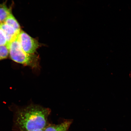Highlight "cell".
<instances>
[{"mask_svg":"<svg viewBox=\"0 0 131 131\" xmlns=\"http://www.w3.org/2000/svg\"><path fill=\"white\" fill-rule=\"evenodd\" d=\"M50 110L37 105H31L18 111L14 119V126L18 131L44 130L48 125Z\"/></svg>","mask_w":131,"mask_h":131,"instance_id":"1","label":"cell"},{"mask_svg":"<svg viewBox=\"0 0 131 131\" xmlns=\"http://www.w3.org/2000/svg\"><path fill=\"white\" fill-rule=\"evenodd\" d=\"M7 46L10 56L13 61L32 68H39V57L35 54H28L25 52L21 47L18 36Z\"/></svg>","mask_w":131,"mask_h":131,"instance_id":"2","label":"cell"},{"mask_svg":"<svg viewBox=\"0 0 131 131\" xmlns=\"http://www.w3.org/2000/svg\"><path fill=\"white\" fill-rule=\"evenodd\" d=\"M18 37L21 47L25 52L28 54H35L39 47L38 42L36 40L21 30Z\"/></svg>","mask_w":131,"mask_h":131,"instance_id":"3","label":"cell"},{"mask_svg":"<svg viewBox=\"0 0 131 131\" xmlns=\"http://www.w3.org/2000/svg\"><path fill=\"white\" fill-rule=\"evenodd\" d=\"M0 28L4 31L5 34L8 45L17 37L19 33L16 31L11 26L4 23H1Z\"/></svg>","mask_w":131,"mask_h":131,"instance_id":"4","label":"cell"},{"mask_svg":"<svg viewBox=\"0 0 131 131\" xmlns=\"http://www.w3.org/2000/svg\"><path fill=\"white\" fill-rule=\"evenodd\" d=\"M71 123L68 120L58 124H48L43 131H68Z\"/></svg>","mask_w":131,"mask_h":131,"instance_id":"5","label":"cell"},{"mask_svg":"<svg viewBox=\"0 0 131 131\" xmlns=\"http://www.w3.org/2000/svg\"><path fill=\"white\" fill-rule=\"evenodd\" d=\"M12 14L11 10L4 4H0V23H4L10 15Z\"/></svg>","mask_w":131,"mask_h":131,"instance_id":"6","label":"cell"},{"mask_svg":"<svg viewBox=\"0 0 131 131\" xmlns=\"http://www.w3.org/2000/svg\"><path fill=\"white\" fill-rule=\"evenodd\" d=\"M4 23L13 27L16 31L19 32L20 31V26L12 14L8 16Z\"/></svg>","mask_w":131,"mask_h":131,"instance_id":"7","label":"cell"},{"mask_svg":"<svg viewBox=\"0 0 131 131\" xmlns=\"http://www.w3.org/2000/svg\"><path fill=\"white\" fill-rule=\"evenodd\" d=\"M9 54V48L7 46H0V60L7 58Z\"/></svg>","mask_w":131,"mask_h":131,"instance_id":"8","label":"cell"},{"mask_svg":"<svg viewBox=\"0 0 131 131\" xmlns=\"http://www.w3.org/2000/svg\"><path fill=\"white\" fill-rule=\"evenodd\" d=\"M8 45V43L4 31L0 28V46Z\"/></svg>","mask_w":131,"mask_h":131,"instance_id":"9","label":"cell"},{"mask_svg":"<svg viewBox=\"0 0 131 131\" xmlns=\"http://www.w3.org/2000/svg\"><path fill=\"white\" fill-rule=\"evenodd\" d=\"M43 130H37V131H43Z\"/></svg>","mask_w":131,"mask_h":131,"instance_id":"10","label":"cell"},{"mask_svg":"<svg viewBox=\"0 0 131 131\" xmlns=\"http://www.w3.org/2000/svg\"><path fill=\"white\" fill-rule=\"evenodd\" d=\"M1 23H0V26H1Z\"/></svg>","mask_w":131,"mask_h":131,"instance_id":"11","label":"cell"}]
</instances>
